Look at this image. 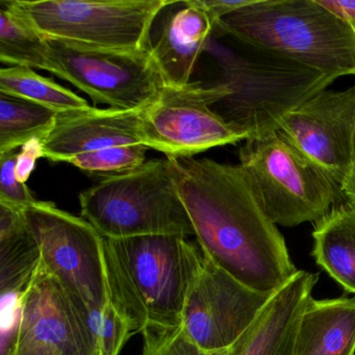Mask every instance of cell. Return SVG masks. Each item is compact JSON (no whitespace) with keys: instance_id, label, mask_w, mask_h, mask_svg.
Masks as SVG:
<instances>
[{"instance_id":"cell-9","label":"cell","mask_w":355,"mask_h":355,"mask_svg":"<svg viewBox=\"0 0 355 355\" xmlns=\"http://www.w3.org/2000/svg\"><path fill=\"white\" fill-rule=\"evenodd\" d=\"M228 93L219 82L209 87L192 82L184 87L164 85L157 98L141 111L143 145L166 157L184 159L246 141L243 132L211 109Z\"/></svg>"},{"instance_id":"cell-10","label":"cell","mask_w":355,"mask_h":355,"mask_svg":"<svg viewBox=\"0 0 355 355\" xmlns=\"http://www.w3.org/2000/svg\"><path fill=\"white\" fill-rule=\"evenodd\" d=\"M49 40L55 76L86 93L95 103L138 111L153 103L165 85L148 51H113Z\"/></svg>"},{"instance_id":"cell-26","label":"cell","mask_w":355,"mask_h":355,"mask_svg":"<svg viewBox=\"0 0 355 355\" xmlns=\"http://www.w3.org/2000/svg\"><path fill=\"white\" fill-rule=\"evenodd\" d=\"M18 151L0 155V203L24 211L36 202L37 199L26 184H21L16 178L15 167Z\"/></svg>"},{"instance_id":"cell-24","label":"cell","mask_w":355,"mask_h":355,"mask_svg":"<svg viewBox=\"0 0 355 355\" xmlns=\"http://www.w3.org/2000/svg\"><path fill=\"white\" fill-rule=\"evenodd\" d=\"M148 147L142 144L113 147L98 153L74 157L69 164L90 175H117L137 169L146 163Z\"/></svg>"},{"instance_id":"cell-3","label":"cell","mask_w":355,"mask_h":355,"mask_svg":"<svg viewBox=\"0 0 355 355\" xmlns=\"http://www.w3.org/2000/svg\"><path fill=\"white\" fill-rule=\"evenodd\" d=\"M238 42L334 76H355V30L318 0H253L218 21Z\"/></svg>"},{"instance_id":"cell-18","label":"cell","mask_w":355,"mask_h":355,"mask_svg":"<svg viewBox=\"0 0 355 355\" xmlns=\"http://www.w3.org/2000/svg\"><path fill=\"white\" fill-rule=\"evenodd\" d=\"M313 255L330 277L355 295V207H332L315 223Z\"/></svg>"},{"instance_id":"cell-23","label":"cell","mask_w":355,"mask_h":355,"mask_svg":"<svg viewBox=\"0 0 355 355\" xmlns=\"http://www.w3.org/2000/svg\"><path fill=\"white\" fill-rule=\"evenodd\" d=\"M76 302L92 338L95 355H119L132 336L123 317L111 303L103 309H89L80 301Z\"/></svg>"},{"instance_id":"cell-19","label":"cell","mask_w":355,"mask_h":355,"mask_svg":"<svg viewBox=\"0 0 355 355\" xmlns=\"http://www.w3.org/2000/svg\"><path fill=\"white\" fill-rule=\"evenodd\" d=\"M38 242L24 213L0 203V292H26L40 263Z\"/></svg>"},{"instance_id":"cell-28","label":"cell","mask_w":355,"mask_h":355,"mask_svg":"<svg viewBox=\"0 0 355 355\" xmlns=\"http://www.w3.org/2000/svg\"><path fill=\"white\" fill-rule=\"evenodd\" d=\"M41 157H44V149L40 139H34L21 147L15 167L16 178L21 184H26L36 168L37 161Z\"/></svg>"},{"instance_id":"cell-2","label":"cell","mask_w":355,"mask_h":355,"mask_svg":"<svg viewBox=\"0 0 355 355\" xmlns=\"http://www.w3.org/2000/svg\"><path fill=\"white\" fill-rule=\"evenodd\" d=\"M103 241L110 303L132 336L151 324L182 325L187 299L202 268L200 247L182 236Z\"/></svg>"},{"instance_id":"cell-29","label":"cell","mask_w":355,"mask_h":355,"mask_svg":"<svg viewBox=\"0 0 355 355\" xmlns=\"http://www.w3.org/2000/svg\"><path fill=\"white\" fill-rule=\"evenodd\" d=\"M195 3L207 12L216 26L224 16L230 15L253 3V0H195Z\"/></svg>"},{"instance_id":"cell-11","label":"cell","mask_w":355,"mask_h":355,"mask_svg":"<svg viewBox=\"0 0 355 355\" xmlns=\"http://www.w3.org/2000/svg\"><path fill=\"white\" fill-rule=\"evenodd\" d=\"M272 295L247 288L203 257L182 311V329L203 350H226L248 329Z\"/></svg>"},{"instance_id":"cell-13","label":"cell","mask_w":355,"mask_h":355,"mask_svg":"<svg viewBox=\"0 0 355 355\" xmlns=\"http://www.w3.org/2000/svg\"><path fill=\"white\" fill-rule=\"evenodd\" d=\"M13 355H95L78 303L40 263L22 296Z\"/></svg>"},{"instance_id":"cell-1","label":"cell","mask_w":355,"mask_h":355,"mask_svg":"<svg viewBox=\"0 0 355 355\" xmlns=\"http://www.w3.org/2000/svg\"><path fill=\"white\" fill-rule=\"evenodd\" d=\"M167 159L203 257L263 294L277 292L298 272L240 165Z\"/></svg>"},{"instance_id":"cell-5","label":"cell","mask_w":355,"mask_h":355,"mask_svg":"<svg viewBox=\"0 0 355 355\" xmlns=\"http://www.w3.org/2000/svg\"><path fill=\"white\" fill-rule=\"evenodd\" d=\"M78 199L82 217L105 239L195 236L167 157L103 178Z\"/></svg>"},{"instance_id":"cell-20","label":"cell","mask_w":355,"mask_h":355,"mask_svg":"<svg viewBox=\"0 0 355 355\" xmlns=\"http://www.w3.org/2000/svg\"><path fill=\"white\" fill-rule=\"evenodd\" d=\"M0 61L55 74L49 39L10 6L8 0L0 3Z\"/></svg>"},{"instance_id":"cell-22","label":"cell","mask_w":355,"mask_h":355,"mask_svg":"<svg viewBox=\"0 0 355 355\" xmlns=\"http://www.w3.org/2000/svg\"><path fill=\"white\" fill-rule=\"evenodd\" d=\"M58 116L49 107L0 93V155L34 139L44 141Z\"/></svg>"},{"instance_id":"cell-12","label":"cell","mask_w":355,"mask_h":355,"mask_svg":"<svg viewBox=\"0 0 355 355\" xmlns=\"http://www.w3.org/2000/svg\"><path fill=\"white\" fill-rule=\"evenodd\" d=\"M280 135L342 186L355 149V87L324 90L288 113Z\"/></svg>"},{"instance_id":"cell-31","label":"cell","mask_w":355,"mask_h":355,"mask_svg":"<svg viewBox=\"0 0 355 355\" xmlns=\"http://www.w3.org/2000/svg\"><path fill=\"white\" fill-rule=\"evenodd\" d=\"M340 192L348 199V203L355 207V149L354 155H353L352 167L346 180L340 187Z\"/></svg>"},{"instance_id":"cell-7","label":"cell","mask_w":355,"mask_h":355,"mask_svg":"<svg viewBox=\"0 0 355 355\" xmlns=\"http://www.w3.org/2000/svg\"><path fill=\"white\" fill-rule=\"evenodd\" d=\"M47 39L95 49L147 51L168 0H8Z\"/></svg>"},{"instance_id":"cell-4","label":"cell","mask_w":355,"mask_h":355,"mask_svg":"<svg viewBox=\"0 0 355 355\" xmlns=\"http://www.w3.org/2000/svg\"><path fill=\"white\" fill-rule=\"evenodd\" d=\"M242 45L244 53L225 55L220 61L219 83L230 93L214 111L247 140L279 132L288 113L336 80L284 55Z\"/></svg>"},{"instance_id":"cell-21","label":"cell","mask_w":355,"mask_h":355,"mask_svg":"<svg viewBox=\"0 0 355 355\" xmlns=\"http://www.w3.org/2000/svg\"><path fill=\"white\" fill-rule=\"evenodd\" d=\"M0 93L49 107L59 114L90 109L86 99L44 78L34 69L19 66L0 70Z\"/></svg>"},{"instance_id":"cell-16","label":"cell","mask_w":355,"mask_h":355,"mask_svg":"<svg viewBox=\"0 0 355 355\" xmlns=\"http://www.w3.org/2000/svg\"><path fill=\"white\" fill-rule=\"evenodd\" d=\"M170 7L149 41L148 53L166 86L184 87L190 84L216 24L195 0L184 1L180 9Z\"/></svg>"},{"instance_id":"cell-17","label":"cell","mask_w":355,"mask_h":355,"mask_svg":"<svg viewBox=\"0 0 355 355\" xmlns=\"http://www.w3.org/2000/svg\"><path fill=\"white\" fill-rule=\"evenodd\" d=\"M294 355H355V299L311 298L299 323Z\"/></svg>"},{"instance_id":"cell-14","label":"cell","mask_w":355,"mask_h":355,"mask_svg":"<svg viewBox=\"0 0 355 355\" xmlns=\"http://www.w3.org/2000/svg\"><path fill=\"white\" fill-rule=\"evenodd\" d=\"M141 111L91 107L59 114L53 130L43 141L44 157L57 163H69L78 155L124 145H143Z\"/></svg>"},{"instance_id":"cell-8","label":"cell","mask_w":355,"mask_h":355,"mask_svg":"<svg viewBox=\"0 0 355 355\" xmlns=\"http://www.w3.org/2000/svg\"><path fill=\"white\" fill-rule=\"evenodd\" d=\"M40 248V263L89 309L110 303L103 236L83 217L37 200L22 211Z\"/></svg>"},{"instance_id":"cell-30","label":"cell","mask_w":355,"mask_h":355,"mask_svg":"<svg viewBox=\"0 0 355 355\" xmlns=\"http://www.w3.org/2000/svg\"><path fill=\"white\" fill-rule=\"evenodd\" d=\"M328 11L343 21L352 24L355 22V0H318Z\"/></svg>"},{"instance_id":"cell-25","label":"cell","mask_w":355,"mask_h":355,"mask_svg":"<svg viewBox=\"0 0 355 355\" xmlns=\"http://www.w3.org/2000/svg\"><path fill=\"white\" fill-rule=\"evenodd\" d=\"M141 355H227L228 350L205 351L197 346L180 326L147 325L141 332Z\"/></svg>"},{"instance_id":"cell-6","label":"cell","mask_w":355,"mask_h":355,"mask_svg":"<svg viewBox=\"0 0 355 355\" xmlns=\"http://www.w3.org/2000/svg\"><path fill=\"white\" fill-rule=\"evenodd\" d=\"M240 166L270 220L294 227L329 213L340 187L279 132L246 140Z\"/></svg>"},{"instance_id":"cell-27","label":"cell","mask_w":355,"mask_h":355,"mask_svg":"<svg viewBox=\"0 0 355 355\" xmlns=\"http://www.w3.org/2000/svg\"><path fill=\"white\" fill-rule=\"evenodd\" d=\"M24 292L1 294L0 301V355H13L19 336Z\"/></svg>"},{"instance_id":"cell-15","label":"cell","mask_w":355,"mask_h":355,"mask_svg":"<svg viewBox=\"0 0 355 355\" xmlns=\"http://www.w3.org/2000/svg\"><path fill=\"white\" fill-rule=\"evenodd\" d=\"M318 279V274L298 270L272 295L227 355H294L299 323Z\"/></svg>"},{"instance_id":"cell-32","label":"cell","mask_w":355,"mask_h":355,"mask_svg":"<svg viewBox=\"0 0 355 355\" xmlns=\"http://www.w3.org/2000/svg\"><path fill=\"white\" fill-rule=\"evenodd\" d=\"M352 26H353V28H354V30H355V22H354V24H352Z\"/></svg>"}]
</instances>
